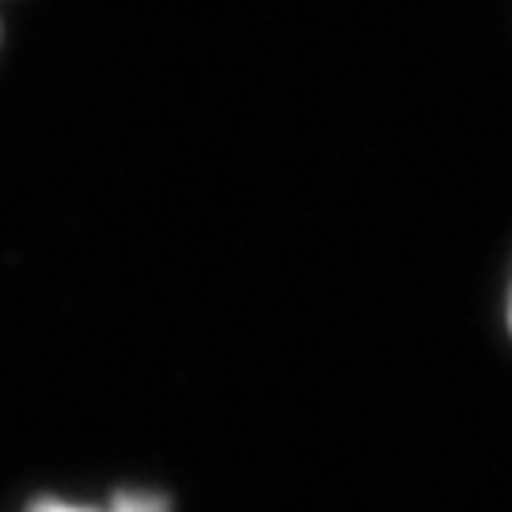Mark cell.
<instances>
[{
  "label": "cell",
  "instance_id": "1",
  "mask_svg": "<svg viewBox=\"0 0 512 512\" xmlns=\"http://www.w3.org/2000/svg\"><path fill=\"white\" fill-rule=\"evenodd\" d=\"M23 512H179L175 494L156 482H126L107 494H38Z\"/></svg>",
  "mask_w": 512,
  "mask_h": 512
},
{
  "label": "cell",
  "instance_id": "2",
  "mask_svg": "<svg viewBox=\"0 0 512 512\" xmlns=\"http://www.w3.org/2000/svg\"><path fill=\"white\" fill-rule=\"evenodd\" d=\"M501 330H505V338L512 346V266L509 277H505V289H501Z\"/></svg>",
  "mask_w": 512,
  "mask_h": 512
},
{
  "label": "cell",
  "instance_id": "3",
  "mask_svg": "<svg viewBox=\"0 0 512 512\" xmlns=\"http://www.w3.org/2000/svg\"><path fill=\"white\" fill-rule=\"evenodd\" d=\"M4 38H8V23H4V0H0V57H4Z\"/></svg>",
  "mask_w": 512,
  "mask_h": 512
}]
</instances>
